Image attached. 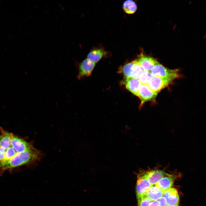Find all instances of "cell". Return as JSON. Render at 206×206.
Wrapping results in <instances>:
<instances>
[{"mask_svg": "<svg viewBox=\"0 0 206 206\" xmlns=\"http://www.w3.org/2000/svg\"><path fill=\"white\" fill-rule=\"evenodd\" d=\"M41 153L35 148L20 152H17L8 161L0 162V175L6 170L18 166L35 163L41 158Z\"/></svg>", "mask_w": 206, "mask_h": 206, "instance_id": "6da1fadb", "label": "cell"}, {"mask_svg": "<svg viewBox=\"0 0 206 206\" xmlns=\"http://www.w3.org/2000/svg\"><path fill=\"white\" fill-rule=\"evenodd\" d=\"M149 72L152 76L162 78H173L175 79L180 76L178 70L167 68L159 63L153 67Z\"/></svg>", "mask_w": 206, "mask_h": 206, "instance_id": "7a4b0ae2", "label": "cell"}, {"mask_svg": "<svg viewBox=\"0 0 206 206\" xmlns=\"http://www.w3.org/2000/svg\"><path fill=\"white\" fill-rule=\"evenodd\" d=\"M144 71L136 60L125 65L122 68V72L126 78L138 79L140 75Z\"/></svg>", "mask_w": 206, "mask_h": 206, "instance_id": "3957f363", "label": "cell"}, {"mask_svg": "<svg viewBox=\"0 0 206 206\" xmlns=\"http://www.w3.org/2000/svg\"><path fill=\"white\" fill-rule=\"evenodd\" d=\"M175 79L152 76L147 84L152 90L159 92L167 86Z\"/></svg>", "mask_w": 206, "mask_h": 206, "instance_id": "277c9868", "label": "cell"}, {"mask_svg": "<svg viewBox=\"0 0 206 206\" xmlns=\"http://www.w3.org/2000/svg\"><path fill=\"white\" fill-rule=\"evenodd\" d=\"M139 173L152 185L156 184L161 179L169 174L163 170L158 169H149Z\"/></svg>", "mask_w": 206, "mask_h": 206, "instance_id": "5b68a950", "label": "cell"}, {"mask_svg": "<svg viewBox=\"0 0 206 206\" xmlns=\"http://www.w3.org/2000/svg\"><path fill=\"white\" fill-rule=\"evenodd\" d=\"M159 92L153 91L147 84H142L139 91L138 97L141 100V105L146 102L154 100Z\"/></svg>", "mask_w": 206, "mask_h": 206, "instance_id": "8992f818", "label": "cell"}, {"mask_svg": "<svg viewBox=\"0 0 206 206\" xmlns=\"http://www.w3.org/2000/svg\"><path fill=\"white\" fill-rule=\"evenodd\" d=\"M11 146L17 152H20L34 148L30 143L14 135L11 139Z\"/></svg>", "mask_w": 206, "mask_h": 206, "instance_id": "52a82bcc", "label": "cell"}, {"mask_svg": "<svg viewBox=\"0 0 206 206\" xmlns=\"http://www.w3.org/2000/svg\"><path fill=\"white\" fill-rule=\"evenodd\" d=\"M95 63L88 59L84 60L79 66V73L77 78L79 79L90 75L95 65Z\"/></svg>", "mask_w": 206, "mask_h": 206, "instance_id": "ba28073f", "label": "cell"}, {"mask_svg": "<svg viewBox=\"0 0 206 206\" xmlns=\"http://www.w3.org/2000/svg\"><path fill=\"white\" fill-rule=\"evenodd\" d=\"M152 186L146 179L139 174L136 189L137 198L145 194Z\"/></svg>", "mask_w": 206, "mask_h": 206, "instance_id": "9c48e42d", "label": "cell"}, {"mask_svg": "<svg viewBox=\"0 0 206 206\" xmlns=\"http://www.w3.org/2000/svg\"><path fill=\"white\" fill-rule=\"evenodd\" d=\"M163 196L168 206H179V197L177 189L170 188L164 192Z\"/></svg>", "mask_w": 206, "mask_h": 206, "instance_id": "30bf717a", "label": "cell"}, {"mask_svg": "<svg viewBox=\"0 0 206 206\" xmlns=\"http://www.w3.org/2000/svg\"><path fill=\"white\" fill-rule=\"evenodd\" d=\"M178 176L177 174H169L161 179L156 186L164 192L171 188Z\"/></svg>", "mask_w": 206, "mask_h": 206, "instance_id": "8fae6325", "label": "cell"}, {"mask_svg": "<svg viewBox=\"0 0 206 206\" xmlns=\"http://www.w3.org/2000/svg\"><path fill=\"white\" fill-rule=\"evenodd\" d=\"M144 71L150 72L151 69L159 63L154 58L144 55H142L136 60Z\"/></svg>", "mask_w": 206, "mask_h": 206, "instance_id": "7c38bea8", "label": "cell"}, {"mask_svg": "<svg viewBox=\"0 0 206 206\" xmlns=\"http://www.w3.org/2000/svg\"><path fill=\"white\" fill-rule=\"evenodd\" d=\"M139 79L132 78H126V89L136 96H139V91L142 85Z\"/></svg>", "mask_w": 206, "mask_h": 206, "instance_id": "4fadbf2b", "label": "cell"}, {"mask_svg": "<svg viewBox=\"0 0 206 206\" xmlns=\"http://www.w3.org/2000/svg\"><path fill=\"white\" fill-rule=\"evenodd\" d=\"M1 134L0 135V146L6 149L11 145V139L14 135L0 128Z\"/></svg>", "mask_w": 206, "mask_h": 206, "instance_id": "5bb4252c", "label": "cell"}, {"mask_svg": "<svg viewBox=\"0 0 206 206\" xmlns=\"http://www.w3.org/2000/svg\"><path fill=\"white\" fill-rule=\"evenodd\" d=\"M164 192L155 186H152L145 194L152 201L159 199L163 196Z\"/></svg>", "mask_w": 206, "mask_h": 206, "instance_id": "9a60e30c", "label": "cell"}, {"mask_svg": "<svg viewBox=\"0 0 206 206\" xmlns=\"http://www.w3.org/2000/svg\"><path fill=\"white\" fill-rule=\"evenodd\" d=\"M104 53V51L101 49H94L89 53L87 59L96 63L101 59Z\"/></svg>", "mask_w": 206, "mask_h": 206, "instance_id": "2e32d148", "label": "cell"}, {"mask_svg": "<svg viewBox=\"0 0 206 206\" xmlns=\"http://www.w3.org/2000/svg\"><path fill=\"white\" fill-rule=\"evenodd\" d=\"M124 11L128 14H132L135 13L137 9V6L133 1L128 0L124 2L122 5Z\"/></svg>", "mask_w": 206, "mask_h": 206, "instance_id": "e0dca14e", "label": "cell"}, {"mask_svg": "<svg viewBox=\"0 0 206 206\" xmlns=\"http://www.w3.org/2000/svg\"><path fill=\"white\" fill-rule=\"evenodd\" d=\"M137 199L138 206H149L152 202L145 194L137 198Z\"/></svg>", "mask_w": 206, "mask_h": 206, "instance_id": "ac0fdd59", "label": "cell"}, {"mask_svg": "<svg viewBox=\"0 0 206 206\" xmlns=\"http://www.w3.org/2000/svg\"><path fill=\"white\" fill-rule=\"evenodd\" d=\"M152 76L149 72L144 71L141 74L138 79L142 84H147Z\"/></svg>", "mask_w": 206, "mask_h": 206, "instance_id": "d6986e66", "label": "cell"}, {"mask_svg": "<svg viewBox=\"0 0 206 206\" xmlns=\"http://www.w3.org/2000/svg\"><path fill=\"white\" fill-rule=\"evenodd\" d=\"M17 152L11 145L6 149L5 159L3 161H8L13 158Z\"/></svg>", "mask_w": 206, "mask_h": 206, "instance_id": "ffe728a7", "label": "cell"}, {"mask_svg": "<svg viewBox=\"0 0 206 206\" xmlns=\"http://www.w3.org/2000/svg\"><path fill=\"white\" fill-rule=\"evenodd\" d=\"M6 151V149L0 146V162L4 160Z\"/></svg>", "mask_w": 206, "mask_h": 206, "instance_id": "44dd1931", "label": "cell"}, {"mask_svg": "<svg viewBox=\"0 0 206 206\" xmlns=\"http://www.w3.org/2000/svg\"><path fill=\"white\" fill-rule=\"evenodd\" d=\"M158 200L160 206H168L166 200L163 196L161 197Z\"/></svg>", "mask_w": 206, "mask_h": 206, "instance_id": "7402d4cb", "label": "cell"}, {"mask_svg": "<svg viewBox=\"0 0 206 206\" xmlns=\"http://www.w3.org/2000/svg\"><path fill=\"white\" fill-rule=\"evenodd\" d=\"M149 206H160L158 200L152 201Z\"/></svg>", "mask_w": 206, "mask_h": 206, "instance_id": "603a6c76", "label": "cell"}]
</instances>
